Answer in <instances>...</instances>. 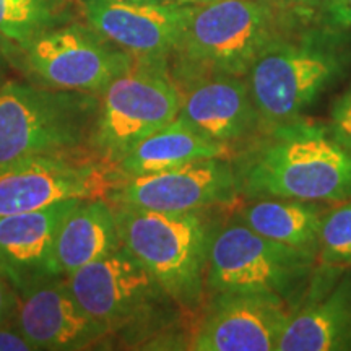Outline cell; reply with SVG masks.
Returning a JSON list of instances; mask_svg holds the SVG:
<instances>
[{
    "label": "cell",
    "mask_w": 351,
    "mask_h": 351,
    "mask_svg": "<svg viewBox=\"0 0 351 351\" xmlns=\"http://www.w3.org/2000/svg\"><path fill=\"white\" fill-rule=\"evenodd\" d=\"M247 160L236 163L239 197H282L320 204L351 199V150L330 127L293 121L269 132Z\"/></svg>",
    "instance_id": "6da1fadb"
},
{
    "label": "cell",
    "mask_w": 351,
    "mask_h": 351,
    "mask_svg": "<svg viewBox=\"0 0 351 351\" xmlns=\"http://www.w3.org/2000/svg\"><path fill=\"white\" fill-rule=\"evenodd\" d=\"M64 283L82 309L125 345L171 339L187 317L122 244L65 276Z\"/></svg>",
    "instance_id": "7a4b0ae2"
},
{
    "label": "cell",
    "mask_w": 351,
    "mask_h": 351,
    "mask_svg": "<svg viewBox=\"0 0 351 351\" xmlns=\"http://www.w3.org/2000/svg\"><path fill=\"white\" fill-rule=\"evenodd\" d=\"M341 33L326 26L301 34L283 32L257 56L245 78L262 130L296 121L343 75L351 51Z\"/></svg>",
    "instance_id": "3957f363"
},
{
    "label": "cell",
    "mask_w": 351,
    "mask_h": 351,
    "mask_svg": "<svg viewBox=\"0 0 351 351\" xmlns=\"http://www.w3.org/2000/svg\"><path fill=\"white\" fill-rule=\"evenodd\" d=\"M276 0H218L192 7L181 41L168 62L174 83L225 73L245 77L254 60L285 32Z\"/></svg>",
    "instance_id": "277c9868"
},
{
    "label": "cell",
    "mask_w": 351,
    "mask_h": 351,
    "mask_svg": "<svg viewBox=\"0 0 351 351\" xmlns=\"http://www.w3.org/2000/svg\"><path fill=\"white\" fill-rule=\"evenodd\" d=\"M121 244L142 263L187 317L205 302L212 210L163 213L112 205Z\"/></svg>",
    "instance_id": "5b68a950"
},
{
    "label": "cell",
    "mask_w": 351,
    "mask_h": 351,
    "mask_svg": "<svg viewBox=\"0 0 351 351\" xmlns=\"http://www.w3.org/2000/svg\"><path fill=\"white\" fill-rule=\"evenodd\" d=\"M99 95L8 80L0 88V163L91 152Z\"/></svg>",
    "instance_id": "8992f818"
},
{
    "label": "cell",
    "mask_w": 351,
    "mask_h": 351,
    "mask_svg": "<svg viewBox=\"0 0 351 351\" xmlns=\"http://www.w3.org/2000/svg\"><path fill=\"white\" fill-rule=\"evenodd\" d=\"M315 270L317 257L265 238L232 215L217 219L210 234L205 295L262 293L296 309Z\"/></svg>",
    "instance_id": "52a82bcc"
},
{
    "label": "cell",
    "mask_w": 351,
    "mask_h": 351,
    "mask_svg": "<svg viewBox=\"0 0 351 351\" xmlns=\"http://www.w3.org/2000/svg\"><path fill=\"white\" fill-rule=\"evenodd\" d=\"M179 109L181 95L168 65L135 60L99 93L91 150L117 166L138 142L174 121Z\"/></svg>",
    "instance_id": "ba28073f"
},
{
    "label": "cell",
    "mask_w": 351,
    "mask_h": 351,
    "mask_svg": "<svg viewBox=\"0 0 351 351\" xmlns=\"http://www.w3.org/2000/svg\"><path fill=\"white\" fill-rule=\"evenodd\" d=\"M15 52L32 83L95 95L135 62L86 21L57 26Z\"/></svg>",
    "instance_id": "9c48e42d"
},
{
    "label": "cell",
    "mask_w": 351,
    "mask_h": 351,
    "mask_svg": "<svg viewBox=\"0 0 351 351\" xmlns=\"http://www.w3.org/2000/svg\"><path fill=\"white\" fill-rule=\"evenodd\" d=\"M124 178L95 153L38 155L0 163V217L72 199H106Z\"/></svg>",
    "instance_id": "30bf717a"
},
{
    "label": "cell",
    "mask_w": 351,
    "mask_h": 351,
    "mask_svg": "<svg viewBox=\"0 0 351 351\" xmlns=\"http://www.w3.org/2000/svg\"><path fill=\"white\" fill-rule=\"evenodd\" d=\"M239 199L234 158H207L158 173L122 178L108 192L111 205L163 213L231 207Z\"/></svg>",
    "instance_id": "8fae6325"
},
{
    "label": "cell",
    "mask_w": 351,
    "mask_h": 351,
    "mask_svg": "<svg viewBox=\"0 0 351 351\" xmlns=\"http://www.w3.org/2000/svg\"><path fill=\"white\" fill-rule=\"evenodd\" d=\"M295 307L262 293H215L192 324L187 350L278 351Z\"/></svg>",
    "instance_id": "7c38bea8"
},
{
    "label": "cell",
    "mask_w": 351,
    "mask_h": 351,
    "mask_svg": "<svg viewBox=\"0 0 351 351\" xmlns=\"http://www.w3.org/2000/svg\"><path fill=\"white\" fill-rule=\"evenodd\" d=\"M85 21L135 60L168 65L192 7L173 0H82Z\"/></svg>",
    "instance_id": "4fadbf2b"
},
{
    "label": "cell",
    "mask_w": 351,
    "mask_h": 351,
    "mask_svg": "<svg viewBox=\"0 0 351 351\" xmlns=\"http://www.w3.org/2000/svg\"><path fill=\"white\" fill-rule=\"evenodd\" d=\"M15 324L33 351H80L112 339L70 295L64 278H47L19 293Z\"/></svg>",
    "instance_id": "5bb4252c"
},
{
    "label": "cell",
    "mask_w": 351,
    "mask_h": 351,
    "mask_svg": "<svg viewBox=\"0 0 351 351\" xmlns=\"http://www.w3.org/2000/svg\"><path fill=\"white\" fill-rule=\"evenodd\" d=\"M176 85L181 95L179 116L205 137L236 150L262 130L245 77L213 73Z\"/></svg>",
    "instance_id": "9a60e30c"
},
{
    "label": "cell",
    "mask_w": 351,
    "mask_h": 351,
    "mask_svg": "<svg viewBox=\"0 0 351 351\" xmlns=\"http://www.w3.org/2000/svg\"><path fill=\"white\" fill-rule=\"evenodd\" d=\"M313 282L285 328L278 351H351V267H328V282Z\"/></svg>",
    "instance_id": "2e32d148"
},
{
    "label": "cell",
    "mask_w": 351,
    "mask_h": 351,
    "mask_svg": "<svg viewBox=\"0 0 351 351\" xmlns=\"http://www.w3.org/2000/svg\"><path fill=\"white\" fill-rule=\"evenodd\" d=\"M82 199L57 202L33 212L0 217V274L16 293L54 276L52 247L60 223Z\"/></svg>",
    "instance_id": "e0dca14e"
},
{
    "label": "cell",
    "mask_w": 351,
    "mask_h": 351,
    "mask_svg": "<svg viewBox=\"0 0 351 351\" xmlns=\"http://www.w3.org/2000/svg\"><path fill=\"white\" fill-rule=\"evenodd\" d=\"M119 244L112 205L103 197L78 200L57 230L51 257L52 274L65 278Z\"/></svg>",
    "instance_id": "ac0fdd59"
},
{
    "label": "cell",
    "mask_w": 351,
    "mask_h": 351,
    "mask_svg": "<svg viewBox=\"0 0 351 351\" xmlns=\"http://www.w3.org/2000/svg\"><path fill=\"white\" fill-rule=\"evenodd\" d=\"M328 205L282 197H239L230 208L258 234L317 257L320 219Z\"/></svg>",
    "instance_id": "d6986e66"
},
{
    "label": "cell",
    "mask_w": 351,
    "mask_h": 351,
    "mask_svg": "<svg viewBox=\"0 0 351 351\" xmlns=\"http://www.w3.org/2000/svg\"><path fill=\"white\" fill-rule=\"evenodd\" d=\"M228 145L205 137L178 114L174 121L135 145L117 163L124 178L158 173L207 158H232Z\"/></svg>",
    "instance_id": "ffe728a7"
},
{
    "label": "cell",
    "mask_w": 351,
    "mask_h": 351,
    "mask_svg": "<svg viewBox=\"0 0 351 351\" xmlns=\"http://www.w3.org/2000/svg\"><path fill=\"white\" fill-rule=\"evenodd\" d=\"M69 21H73L70 0H0V36L15 47Z\"/></svg>",
    "instance_id": "44dd1931"
},
{
    "label": "cell",
    "mask_w": 351,
    "mask_h": 351,
    "mask_svg": "<svg viewBox=\"0 0 351 351\" xmlns=\"http://www.w3.org/2000/svg\"><path fill=\"white\" fill-rule=\"evenodd\" d=\"M317 265L351 267V199L328 205L320 219Z\"/></svg>",
    "instance_id": "7402d4cb"
},
{
    "label": "cell",
    "mask_w": 351,
    "mask_h": 351,
    "mask_svg": "<svg viewBox=\"0 0 351 351\" xmlns=\"http://www.w3.org/2000/svg\"><path fill=\"white\" fill-rule=\"evenodd\" d=\"M315 12L320 26L340 32L351 29V0H326Z\"/></svg>",
    "instance_id": "603a6c76"
},
{
    "label": "cell",
    "mask_w": 351,
    "mask_h": 351,
    "mask_svg": "<svg viewBox=\"0 0 351 351\" xmlns=\"http://www.w3.org/2000/svg\"><path fill=\"white\" fill-rule=\"evenodd\" d=\"M330 130L339 142L351 150V86L333 104Z\"/></svg>",
    "instance_id": "cb8c5ba5"
},
{
    "label": "cell",
    "mask_w": 351,
    "mask_h": 351,
    "mask_svg": "<svg viewBox=\"0 0 351 351\" xmlns=\"http://www.w3.org/2000/svg\"><path fill=\"white\" fill-rule=\"evenodd\" d=\"M16 309H19V293L5 276L0 274V326L13 322Z\"/></svg>",
    "instance_id": "d4e9b609"
},
{
    "label": "cell",
    "mask_w": 351,
    "mask_h": 351,
    "mask_svg": "<svg viewBox=\"0 0 351 351\" xmlns=\"http://www.w3.org/2000/svg\"><path fill=\"white\" fill-rule=\"evenodd\" d=\"M0 351H33V346L16 327L15 320L0 326Z\"/></svg>",
    "instance_id": "484cf974"
},
{
    "label": "cell",
    "mask_w": 351,
    "mask_h": 351,
    "mask_svg": "<svg viewBox=\"0 0 351 351\" xmlns=\"http://www.w3.org/2000/svg\"><path fill=\"white\" fill-rule=\"evenodd\" d=\"M15 49L16 47L0 36V88L10 78V70L15 65Z\"/></svg>",
    "instance_id": "4316f807"
},
{
    "label": "cell",
    "mask_w": 351,
    "mask_h": 351,
    "mask_svg": "<svg viewBox=\"0 0 351 351\" xmlns=\"http://www.w3.org/2000/svg\"><path fill=\"white\" fill-rule=\"evenodd\" d=\"M285 8H293L296 12H309L322 5L326 0H276Z\"/></svg>",
    "instance_id": "83f0119b"
},
{
    "label": "cell",
    "mask_w": 351,
    "mask_h": 351,
    "mask_svg": "<svg viewBox=\"0 0 351 351\" xmlns=\"http://www.w3.org/2000/svg\"><path fill=\"white\" fill-rule=\"evenodd\" d=\"M174 2L186 3V5H204V3H212L218 2V0H174Z\"/></svg>",
    "instance_id": "f1b7e54d"
},
{
    "label": "cell",
    "mask_w": 351,
    "mask_h": 351,
    "mask_svg": "<svg viewBox=\"0 0 351 351\" xmlns=\"http://www.w3.org/2000/svg\"><path fill=\"white\" fill-rule=\"evenodd\" d=\"M138 2H143V0H138ZM161 2H165V0H161ZM173 2H174V0H173Z\"/></svg>",
    "instance_id": "f546056e"
}]
</instances>
